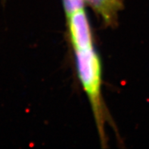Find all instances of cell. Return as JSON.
<instances>
[{
	"mask_svg": "<svg viewBox=\"0 0 149 149\" xmlns=\"http://www.w3.org/2000/svg\"><path fill=\"white\" fill-rule=\"evenodd\" d=\"M95 13L102 18L107 26L114 27L118 21V15L123 4L121 0H84Z\"/></svg>",
	"mask_w": 149,
	"mask_h": 149,
	"instance_id": "3957f363",
	"label": "cell"
},
{
	"mask_svg": "<svg viewBox=\"0 0 149 149\" xmlns=\"http://www.w3.org/2000/svg\"><path fill=\"white\" fill-rule=\"evenodd\" d=\"M79 79L88 96L102 143H105L104 106L102 98V64L93 44L74 48Z\"/></svg>",
	"mask_w": 149,
	"mask_h": 149,
	"instance_id": "6da1fadb",
	"label": "cell"
},
{
	"mask_svg": "<svg viewBox=\"0 0 149 149\" xmlns=\"http://www.w3.org/2000/svg\"><path fill=\"white\" fill-rule=\"evenodd\" d=\"M66 15L73 48L83 47L93 44L90 26L84 8L71 11Z\"/></svg>",
	"mask_w": 149,
	"mask_h": 149,
	"instance_id": "7a4b0ae2",
	"label": "cell"
}]
</instances>
